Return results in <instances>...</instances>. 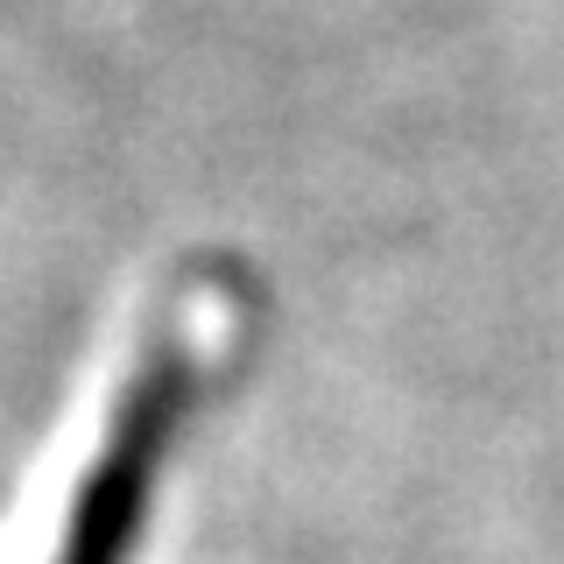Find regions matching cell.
Returning <instances> with one entry per match:
<instances>
[{"mask_svg": "<svg viewBox=\"0 0 564 564\" xmlns=\"http://www.w3.org/2000/svg\"><path fill=\"white\" fill-rule=\"evenodd\" d=\"M184 410H191V360L176 346H155L134 367V381L120 388V410L106 423L78 494H70V522L50 564H134Z\"/></svg>", "mask_w": 564, "mask_h": 564, "instance_id": "6da1fadb", "label": "cell"}]
</instances>
